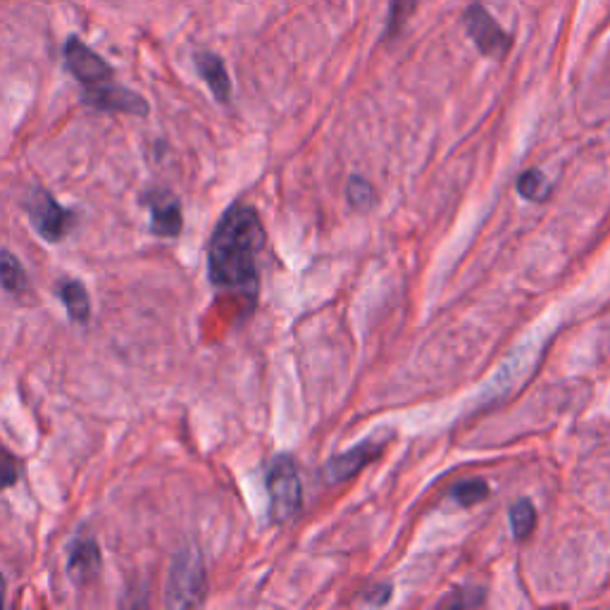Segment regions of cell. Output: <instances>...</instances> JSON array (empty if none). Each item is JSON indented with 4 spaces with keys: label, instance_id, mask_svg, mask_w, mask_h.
<instances>
[{
    "label": "cell",
    "instance_id": "6da1fadb",
    "mask_svg": "<svg viewBox=\"0 0 610 610\" xmlns=\"http://www.w3.org/2000/svg\"><path fill=\"white\" fill-rule=\"evenodd\" d=\"M265 246L263 222L251 205H232L208 244V277L217 289L255 294L258 255Z\"/></svg>",
    "mask_w": 610,
    "mask_h": 610
},
{
    "label": "cell",
    "instance_id": "7a4b0ae2",
    "mask_svg": "<svg viewBox=\"0 0 610 610\" xmlns=\"http://www.w3.org/2000/svg\"><path fill=\"white\" fill-rule=\"evenodd\" d=\"M267 494H270L272 522L294 520L303 503V487L291 456H275L267 468Z\"/></svg>",
    "mask_w": 610,
    "mask_h": 610
},
{
    "label": "cell",
    "instance_id": "3957f363",
    "mask_svg": "<svg viewBox=\"0 0 610 610\" xmlns=\"http://www.w3.org/2000/svg\"><path fill=\"white\" fill-rule=\"evenodd\" d=\"M205 601V568L198 551H182L174 558L167 584V606L194 608Z\"/></svg>",
    "mask_w": 610,
    "mask_h": 610
},
{
    "label": "cell",
    "instance_id": "277c9868",
    "mask_svg": "<svg viewBox=\"0 0 610 610\" xmlns=\"http://www.w3.org/2000/svg\"><path fill=\"white\" fill-rule=\"evenodd\" d=\"M27 213L34 232L39 234L43 241H48V244H60V241L67 239V234L72 232L74 224H77V213L65 208V205H60L46 189L31 191L27 201Z\"/></svg>",
    "mask_w": 610,
    "mask_h": 610
},
{
    "label": "cell",
    "instance_id": "5b68a950",
    "mask_svg": "<svg viewBox=\"0 0 610 610\" xmlns=\"http://www.w3.org/2000/svg\"><path fill=\"white\" fill-rule=\"evenodd\" d=\"M65 65L67 70L72 72V77L77 79L84 89L108 84L115 79V72H112L108 62H105L98 53H93L84 41L77 39V36H72V39H67L65 43Z\"/></svg>",
    "mask_w": 610,
    "mask_h": 610
},
{
    "label": "cell",
    "instance_id": "8992f818",
    "mask_svg": "<svg viewBox=\"0 0 610 610\" xmlns=\"http://www.w3.org/2000/svg\"><path fill=\"white\" fill-rule=\"evenodd\" d=\"M465 27H468L470 39L477 43V48L487 58L501 60L510 51V36L499 27V22L489 15L482 5H472L465 12Z\"/></svg>",
    "mask_w": 610,
    "mask_h": 610
},
{
    "label": "cell",
    "instance_id": "52a82bcc",
    "mask_svg": "<svg viewBox=\"0 0 610 610\" xmlns=\"http://www.w3.org/2000/svg\"><path fill=\"white\" fill-rule=\"evenodd\" d=\"M143 203L151 210V229L155 236L163 239H174L182 234L184 215H182V201L167 189H151L143 196Z\"/></svg>",
    "mask_w": 610,
    "mask_h": 610
},
{
    "label": "cell",
    "instance_id": "ba28073f",
    "mask_svg": "<svg viewBox=\"0 0 610 610\" xmlns=\"http://www.w3.org/2000/svg\"><path fill=\"white\" fill-rule=\"evenodd\" d=\"M82 101L91 108L103 110V112H127V115H148V103L143 101L139 93L124 89V86L117 84H101V86H91V89H84Z\"/></svg>",
    "mask_w": 610,
    "mask_h": 610
},
{
    "label": "cell",
    "instance_id": "9c48e42d",
    "mask_svg": "<svg viewBox=\"0 0 610 610\" xmlns=\"http://www.w3.org/2000/svg\"><path fill=\"white\" fill-rule=\"evenodd\" d=\"M382 448H384V441L367 439V441H363V444H358L356 448H351V451L332 458L325 468L327 482L339 484V482H346V479L356 477L358 472L363 470L367 463H370V460H375L379 453H382Z\"/></svg>",
    "mask_w": 610,
    "mask_h": 610
},
{
    "label": "cell",
    "instance_id": "30bf717a",
    "mask_svg": "<svg viewBox=\"0 0 610 610\" xmlns=\"http://www.w3.org/2000/svg\"><path fill=\"white\" fill-rule=\"evenodd\" d=\"M101 570V549H98V541L86 537L74 541L70 556H67V572L77 584H84L93 580Z\"/></svg>",
    "mask_w": 610,
    "mask_h": 610
},
{
    "label": "cell",
    "instance_id": "8fae6325",
    "mask_svg": "<svg viewBox=\"0 0 610 610\" xmlns=\"http://www.w3.org/2000/svg\"><path fill=\"white\" fill-rule=\"evenodd\" d=\"M196 67L198 74L203 77V82L208 84V89L213 91V96L220 103H229V98H232V79H229L227 67H224V62L220 55L215 53H196Z\"/></svg>",
    "mask_w": 610,
    "mask_h": 610
},
{
    "label": "cell",
    "instance_id": "7c38bea8",
    "mask_svg": "<svg viewBox=\"0 0 610 610\" xmlns=\"http://www.w3.org/2000/svg\"><path fill=\"white\" fill-rule=\"evenodd\" d=\"M55 291H58L60 301L65 303V310L72 322L86 325V322L91 320V296L82 282H77V279H62Z\"/></svg>",
    "mask_w": 610,
    "mask_h": 610
},
{
    "label": "cell",
    "instance_id": "4fadbf2b",
    "mask_svg": "<svg viewBox=\"0 0 610 610\" xmlns=\"http://www.w3.org/2000/svg\"><path fill=\"white\" fill-rule=\"evenodd\" d=\"M0 286L12 296H22L29 291V277L20 258L5 248H0Z\"/></svg>",
    "mask_w": 610,
    "mask_h": 610
},
{
    "label": "cell",
    "instance_id": "5bb4252c",
    "mask_svg": "<svg viewBox=\"0 0 610 610\" xmlns=\"http://www.w3.org/2000/svg\"><path fill=\"white\" fill-rule=\"evenodd\" d=\"M510 527H513L518 541H525L534 532V527H537V510H534L532 501L522 499L513 503V508H510Z\"/></svg>",
    "mask_w": 610,
    "mask_h": 610
},
{
    "label": "cell",
    "instance_id": "9a60e30c",
    "mask_svg": "<svg viewBox=\"0 0 610 610\" xmlns=\"http://www.w3.org/2000/svg\"><path fill=\"white\" fill-rule=\"evenodd\" d=\"M518 191L527 201L539 203L549 196V184H546V177L539 170H527L518 179Z\"/></svg>",
    "mask_w": 610,
    "mask_h": 610
},
{
    "label": "cell",
    "instance_id": "2e32d148",
    "mask_svg": "<svg viewBox=\"0 0 610 610\" xmlns=\"http://www.w3.org/2000/svg\"><path fill=\"white\" fill-rule=\"evenodd\" d=\"M451 494L460 506H477L479 501H484L489 496V487L482 479H468V482H458Z\"/></svg>",
    "mask_w": 610,
    "mask_h": 610
},
{
    "label": "cell",
    "instance_id": "e0dca14e",
    "mask_svg": "<svg viewBox=\"0 0 610 610\" xmlns=\"http://www.w3.org/2000/svg\"><path fill=\"white\" fill-rule=\"evenodd\" d=\"M17 479H20V463H17V456L8 446L0 444V491L15 487Z\"/></svg>",
    "mask_w": 610,
    "mask_h": 610
},
{
    "label": "cell",
    "instance_id": "ac0fdd59",
    "mask_svg": "<svg viewBox=\"0 0 610 610\" xmlns=\"http://www.w3.org/2000/svg\"><path fill=\"white\" fill-rule=\"evenodd\" d=\"M348 201L356 205V208H367V205L375 201L372 186L367 184L363 177H353L351 182H348Z\"/></svg>",
    "mask_w": 610,
    "mask_h": 610
},
{
    "label": "cell",
    "instance_id": "d6986e66",
    "mask_svg": "<svg viewBox=\"0 0 610 610\" xmlns=\"http://www.w3.org/2000/svg\"><path fill=\"white\" fill-rule=\"evenodd\" d=\"M484 603V591L482 589H460L451 599H446L441 606L448 608H472V606H482Z\"/></svg>",
    "mask_w": 610,
    "mask_h": 610
},
{
    "label": "cell",
    "instance_id": "ffe728a7",
    "mask_svg": "<svg viewBox=\"0 0 610 610\" xmlns=\"http://www.w3.org/2000/svg\"><path fill=\"white\" fill-rule=\"evenodd\" d=\"M417 0H391V15H389V31H396L403 27V22L413 15Z\"/></svg>",
    "mask_w": 610,
    "mask_h": 610
},
{
    "label": "cell",
    "instance_id": "44dd1931",
    "mask_svg": "<svg viewBox=\"0 0 610 610\" xmlns=\"http://www.w3.org/2000/svg\"><path fill=\"white\" fill-rule=\"evenodd\" d=\"M389 596H391V587H389V584H382V587L370 589V594H367V601L377 603V606H379V603H387Z\"/></svg>",
    "mask_w": 610,
    "mask_h": 610
},
{
    "label": "cell",
    "instance_id": "7402d4cb",
    "mask_svg": "<svg viewBox=\"0 0 610 610\" xmlns=\"http://www.w3.org/2000/svg\"><path fill=\"white\" fill-rule=\"evenodd\" d=\"M5 606V580H3V575H0V608Z\"/></svg>",
    "mask_w": 610,
    "mask_h": 610
}]
</instances>
